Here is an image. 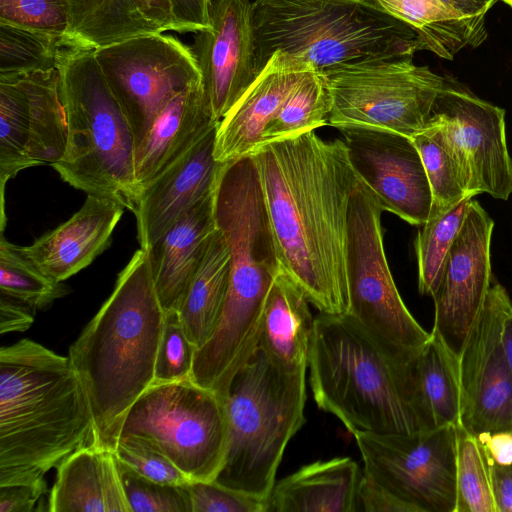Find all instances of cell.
Returning a JSON list of instances; mask_svg holds the SVG:
<instances>
[{"label": "cell", "mask_w": 512, "mask_h": 512, "mask_svg": "<svg viewBox=\"0 0 512 512\" xmlns=\"http://www.w3.org/2000/svg\"><path fill=\"white\" fill-rule=\"evenodd\" d=\"M255 162L281 268L320 313L346 314V238L360 179L343 140L315 130L261 144Z\"/></svg>", "instance_id": "obj_1"}, {"label": "cell", "mask_w": 512, "mask_h": 512, "mask_svg": "<svg viewBox=\"0 0 512 512\" xmlns=\"http://www.w3.org/2000/svg\"><path fill=\"white\" fill-rule=\"evenodd\" d=\"M95 439L91 404L68 356L21 339L0 349V486L37 484Z\"/></svg>", "instance_id": "obj_2"}, {"label": "cell", "mask_w": 512, "mask_h": 512, "mask_svg": "<svg viewBox=\"0 0 512 512\" xmlns=\"http://www.w3.org/2000/svg\"><path fill=\"white\" fill-rule=\"evenodd\" d=\"M165 315L149 250L139 248L69 347L68 358L91 404L95 438L113 450L125 414L154 382Z\"/></svg>", "instance_id": "obj_3"}, {"label": "cell", "mask_w": 512, "mask_h": 512, "mask_svg": "<svg viewBox=\"0 0 512 512\" xmlns=\"http://www.w3.org/2000/svg\"><path fill=\"white\" fill-rule=\"evenodd\" d=\"M415 355L393 352L348 314L319 313L308 358L313 398L352 434L436 428L419 397Z\"/></svg>", "instance_id": "obj_4"}, {"label": "cell", "mask_w": 512, "mask_h": 512, "mask_svg": "<svg viewBox=\"0 0 512 512\" xmlns=\"http://www.w3.org/2000/svg\"><path fill=\"white\" fill-rule=\"evenodd\" d=\"M251 23L259 74L277 51L325 72L424 50L414 29L370 0H255Z\"/></svg>", "instance_id": "obj_5"}, {"label": "cell", "mask_w": 512, "mask_h": 512, "mask_svg": "<svg viewBox=\"0 0 512 512\" xmlns=\"http://www.w3.org/2000/svg\"><path fill=\"white\" fill-rule=\"evenodd\" d=\"M94 51L64 46L58 56L68 134L65 152L52 167L74 188L134 212L140 196L135 139Z\"/></svg>", "instance_id": "obj_6"}, {"label": "cell", "mask_w": 512, "mask_h": 512, "mask_svg": "<svg viewBox=\"0 0 512 512\" xmlns=\"http://www.w3.org/2000/svg\"><path fill=\"white\" fill-rule=\"evenodd\" d=\"M306 399V370L285 369L257 349L224 397L228 440L215 481L268 501L286 446L306 421Z\"/></svg>", "instance_id": "obj_7"}, {"label": "cell", "mask_w": 512, "mask_h": 512, "mask_svg": "<svg viewBox=\"0 0 512 512\" xmlns=\"http://www.w3.org/2000/svg\"><path fill=\"white\" fill-rule=\"evenodd\" d=\"M125 435L150 442L192 481L215 480L228 440L224 398L191 378L153 383L125 414Z\"/></svg>", "instance_id": "obj_8"}, {"label": "cell", "mask_w": 512, "mask_h": 512, "mask_svg": "<svg viewBox=\"0 0 512 512\" xmlns=\"http://www.w3.org/2000/svg\"><path fill=\"white\" fill-rule=\"evenodd\" d=\"M374 193L360 180L349 203L346 238L347 313L397 354L413 356L429 340L403 302L386 259Z\"/></svg>", "instance_id": "obj_9"}, {"label": "cell", "mask_w": 512, "mask_h": 512, "mask_svg": "<svg viewBox=\"0 0 512 512\" xmlns=\"http://www.w3.org/2000/svg\"><path fill=\"white\" fill-rule=\"evenodd\" d=\"M412 58L362 61L323 72L332 95L328 125L377 128L409 138L422 131L445 76Z\"/></svg>", "instance_id": "obj_10"}, {"label": "cell", "mask_w": 512, "mask_h": 512, "mask_svg": "<svg viewBox=\"0 0 512 512\" xmlns=\"http://www.w3.org/2000/svg\"><path fill=\"white\" fill-rule=\"evenodd\" d=\"M353 436L364 477L407 512H455L457 426Z\"/></svg>", "instance_id": "obj_11"}, {"label": "cell", "mask_w": 512, "mask_h": 512, "mask_svg": "<svg viewBox=\"0 0 512 512\" xmlns=\"http://www.w3.org/2000/svg\"><path fill=\"white\" fill-rule=\"evenodd\" d=\"M94 52L129 122L136 152L169 101L201 81L192 49L162 32L133 37Z\"/></svg>", "instance_id": "obj_12"}, {"label": "cell", "mask_w": 512, "mask_h": 512, "mask_svg": "<svg viewBox=\"0 0 512 512\" xmlns=\"http://www.w3.org/2000/svg\"><path fill=\"white\" fill-rule=\"evenodd\" d=\"M505 127L504 109L445 76L424 129L451 155L468 194L507 200L512 193V159Z\"/></svg>", "instance_id": "obj_13"}, {"label": "cell", "mask_w": 512, "mask_h": 512, "mask_svg": "<svg viewBox=\"0 0 512 512\" xmlns=\"http://www.w3.org/2000/svg\"><path fill=\"white\" fill-rule=\"evenodd\" d=\"M67 134L57 68L24 76L0 75L1 229L6 222L5 184L21 170L58 162Z\"/></svg>", "instance_id": "obj_14"}, {"label": "cell", "mask_w": 512, "mask_h": 512, "mask_svg": "<svg viewBox=\"0 0 512 512\" xmlns=\"http://www.w3.org/2000/svg\"><path fill=\"white\" fill-rule=\"evenodd\" d=\"M511 308L509 294L493 277L459 355L460 426L475 436L512 431V379L502 342Z\"/></svg>", "instance_id": "obj_15"}, {"label": "cell", "mask_w": 512, "mask_h": 512, "mask_svg": "<svg viewBox=\"0 0 512 512\" xmlns=\"http://www.w3.org/2000/svg\"><path fill=\"white\" fill-rule=\"evenodd\" d=\"M352 168L374 193L383 211L412 225L424 224L432 191L420 153L411 138L392 131L339 128Z\"/></svg>", "instance_id": "obj_16"}, {"label": "cell", "mask_w": 512, "mask_h": 512, "mask_svg": "<svg viewBox=\"0 0 512 512\" xmlns=\"http://www.w3.org/2000/svg\"><path fill=\"white\" fill-rule=\"evenodd\" d=\"M494 221L475 199L445 259L435 295L432 331L459 357L493 276L490 246Z\"/></svg>", "instance_id": "obj_17"}, {"label": "cell", "mask_w": 512, "mask_h": 512, "mask_svg": "<svg viewBox=\"0 0 512 512\" xmlns=\"http://www.w3.org/2000/svg\"><path fill=\"white\" fill-rule=\"evenodd\" d=\"M250 0H212L209 27L191 47L213 113L221 120L256 80Z\"/></svg>", "instance_id": "obj_18"}, {"label": "cell", "mask_w": 512, "mask_h": 512, "mask_svg": "<svg viewBox=\"0 0 512 512\" xmlns=\"http://www.w3.org/2000/svg\"><path fill=\"white\" fill-rule=\"evenodd\" d=\"M217 127L141 189L133 212L140 248L149 250L182 215L214 191L224 165L214 156Z\"/></svg>", "instance_id": "obj_19"}, {"label": "cell", "mask_w": 512, "mask_h": 512, "mask_svg": "<svg viewBox=\"0 0 512 512\" xmlns=\"http://www.w3.org/2000/svg\"><path fill=\"white\" fill-rule=\"evenodd\" d=\"M311 67L282 51L275 52L256 80L220 120L215 159L220 163L239 159L263 144L272 120Z\"/></svg>", "instance_id": "obj_20"}, {"label": "cell", "mask_w": 512, "mask_h": 512, "mask_svg": "<svg viewBox=\"0 0 512 512\" xmlns=\"http://www.w3.org/2000/svg\"><path fill=\"white\" fill-rule=\"evenodd\" d=\"M123 211L124 207L112 199L88 195L67 221L22 250L46 276L63 282L110 246Z\"/></svg>", "instance_id": "obj_21"}, {"label": "cell", "mask_w": 512, "mask_h": 512, "mask_svg": "<svg viewBox=\"0 0 512 512\" xmlns=\"http://www.w3.org/2000/svg\"><path fill=\"white\" fill-rule=\"evenodd\" d=\"M409 25L424 50L452 60L487 38L485 16L498 0H370Z\"/></svg>", "instance_id": "obj_22"}, {"label": "cell", "mask_w": 512, "mask_h": 512, "mask_svg": "<svg viewBox=\"0 0 512 512\" xmlns=\"http://www.w3.org/2000/svg\"><path fill=\"white\" fill-rule=\"evenodd\" d=\"M202 80L174 96L156 117L136 152L141 189L185 155L219 124Z\"/></svg>", "instance_id": "obj_23"}, {"label": "cell", "mask_w": 512, "mask_h": 512, "mask_svg": "<svg viewBox=\"0 0 512 512\" xmlns=\"http://www.w3.org/2000/svg\"><path fill=\"white\" fill-rule=\"evenodd\" d=\"M56 469L48 511L130 512L115 452L96 438Z\"/></svg>", "instance_id": "obj_24"}, {"label": "cell", "mask_w": 512, "mask_h": 512, "mask_svg": "<svg viewBox=\"0 0 512 512\" xmlns=\"http://www.w3.org/2000/svg\"><path fill=\"white\" fill-rule=\"evenodd\" d=\"M215 230L213 191L182 215L149 249L157 294L165 312L180 309Z\"/></svg>", "instance_id": "obj_25"}, {"label": "cell", "mask_w": 512, "mask_h": 512, "mask_svg": "<svg viewBox=\"0 0 512 512\" xmlns=\"http://www.w3.org/2000/svg\"><path fill=\"white\" fill-rule=\"evenodd\" d=\"M363 476L349 457L316 461L276 482L267 512H356Z\"/></svg>", "instance_id": "obj_26"}, {"label": "cell", "mask_w": 512, "mask_h": 512, "mask_svg": "<svg viewBox=\"0 0 512 512\" xmlns=\"http://www.w3.org/2000/svg\"><path fill=\"white\" fill-rule=\"evenodd\" d=\"M309 303L300 287L281 268L265 299L258 349L285 369L308 368L314 330Z\"/></svg>", "instance_id": "obj_27"}, {"label": "cell", "mask_w": 512, "mask_h": 512, "mask_svg": "<svg viewBox=\"0 0 512 512\" xmlns=\"http://www.w3.org/2000/svg\"><path fill=\"white\" fill-rule=\"evenodd\" d=\"M230 283V253L216 228L178 310L183 328L199 348L212 335L221 316Z\"/></svg>", "instance_id": "obj_28"}, {"label": "cell", "mask_w": 512, "mask_h": 512, "mask_svg": "<svg viewBox=\"0 0 512 512\" xmlns=\"http://www.w3.org/2000/svg\"><path fill=\"white\" fill-rule=\"evenodd\" d=\"M67 46L99 49L133 37L164 32L147 19L138 0H65Z\"/></svg>", "instance_id": "obj_29"}, {"label": "cell", "mask_w": 512, "mask_h": 512, "mask_svg": "<svg viewBox=\"0 0 512 512\" xmlns=\"http://www.w3.org/2000/svg\"><path fill=\"white\" fill-rule=\"evenodd\" d=\"M422 405L436 427L460 425L459 357L433 331L413 360Z\"/></svg>", "instance_id": "obj_30"}, {"label": "cell", "mask_w": 512, "mask_h": 512, "mask_svg": "<svg viewBox=\"0 0 512 512\" xmlns=\"http://www.w3.org/2000/svg\"><path fill=\"white\" fill-rule=\"evenodd\" d=\"M332 95L325 74L309 68L269 125L264 143L328 125Z\"/></svg>", "instance_id": "obj_31"}, {"label": "cell", "mask_w": 512, "mask_h": 512, "mask_svg": "<svg viewBox=\"0 0 512 512\" xmlns=\"http://www.w3.org/2000/svg\"><path fill=\"white\" fill-rule=\"evenodd\" d=\"M473 196H467L446 212L430 215L419 229L415 250L418 288L433 297L438 289L446 256L467 216Z\"/></svg>", "instance_id": "obj_32"}, {"label": "cell", "mask_w": 512, "mask_h": 512, "mask_svg": "<svg viewBox=\"0 0 512 512\" xmlns=\"http://www.w3.org/2000/svg\"><path fill=\"white\" fill-rule=\"evenodd\" d=\"M69 292L63 282L46 276L23 252L1 233L0 293L19 300L34 310L43 309Z\"/></svg>", "instance_id": "obj_33"}, {"label": "cell", "mask_w": 512, "mask_h": 512, "mask_svg": "<svg viewBox=\"0 0 512 512\" xmlns=\"http://www.w3.org/2000/svg\"><path fill=\"white\" fill-rule=\"evenodd\" d=\"M66 38L0 23V75L24 76L57 67Z\"/></svg>", "instance_id": "obj_34"}, {"label": "cell", "mask_w": 512, "mask_h": 512, "mask_svg": "<svg viewBox=\"0 0 512 512\" xmlns=\"http://www.w3.org/2000/svg\"><path fill=\"white\" fill-rule=\"evenodd\" d=\"M455 512H496L490 465L477 438L457 425Z\"/></svg>", "instance_id": "obj_35"}, {"label": "cell", "mask_w": 512, "mask_h": 512, "mask_svg": "<svg viewBox=\"0 0 512 512\" xmlns=\"http://www.w3.org/2000/svg\"><path fill=\"white\" fill-rule=\"evenodd\" d=\"M423 161L432 191L430 215L446 212L467 196L461 173L444 147L425 129L411 137Z\"/></svg>", "instance_id": "obj_36"}, {"label": "cell", "mask_w": 512, "mask_h": 512, "mask_svg": "<svg viewBox=\"0 0 512 512\" xmlns=\"http://www.w3.org/2000/svg\"><path fill=\"white\" fill-rule=\"evenodd\" d=\"M118 464L130 512H193L189 484L158 483Z\"/></svg>", "instance_id": "obj_37"}, {"label": "cell", "mask_w": 512, "mask_h": 512, "mask_svg": "<svg viewBox=\"0 0 512 512\" xmlns=\"http://www.w3.org/2000/svg\"><path fill=\"white\" fill-rule=\"evenodd\" d=\"M196 349L183 328L178 311L166 312L153 383H169L190 378Z\"/></svg>", "instance_id": "obj_38"}, {"label": "cell", "mask_w": 512, "mask_h": 512, "mask_svg": "<svg viewBox=\"0 0 512 512\" xmlns=\"http://www.w3.org/2000/svg\"><path fill=\"white\" fill-rule=\"evenodd\" d=\"M114 452L119 462L149 480L172 485L192 482L168 457L141 437L119 436Z\"/></svg>", "instance_id": "obj_39"}, {"label": "cell", "mask_w": 512, "mask_h": 512, "mask_svg": "<svg viewBox=\"0 0 512 512\" xmlns=\"http://www.w3.org/2000/svg\"><path fill=\"white\" fill-rule=\"evenodd\" d=\"M0 23L65 37V0H0Z\"/></svg>", "instance_id": "obj_40"}, {"label": "cell", "mask_w": 512, "mask_h": 512, "mask_svg": "<svg viewBox=\"0 0 512 512\" xmlns=\"http://www.w3.org/2000/svg\"><path fill=\"white\" fill-rule=\"evenodd\" d=\"M193 512H267V501L215 480L189 483Z\"/></svg>", "instance_id": "obj_41"}, {"label": "cell", "mask_w": 512, "mask_h": 512, "mask_svg": "<svg viewBox=\"0 0 512 512\" xmlns=\"http://www.w3.org/2000/svg\"><path fill=\"white\" fill-rule=\"evenodd\" d=\"M48 492L46 481L37 484L0 486V512H32Z\"/></svg>", "instance_id": "obj_42"}, {"label": "cell", "mask_w": 512, "mask_h": 512, "mask_svg": "<svg viewBox=\"0 0 512 512\" xmlns=\"http://www.w3.org/2000/svg\"><path fill=\"white\" fill-rule=\"evenodd\" d=\"M180 32H197L209 27L212 0H169Z\"/></svg>", "instance_id": "obj_43"}, {"label": "cell", "mask_w": 512, "mask_h": 512, "mask_svg": "<svg viewBox=\"0 0 512 512\" xmlns=\"http://www.w3.org/2000/svg\"><path fill=\"white\" fill-rule=\"evenodd\" d=\"M34 309L0 293V333L24 332L34 322Z\"/></svg>", "instance_id": "obj_44"}, {"label": "cell", "mask_w": 512, "mask_h": 512, "mask_svg": "<svg viewBox=\"0 0 512 512\" xmlns=\"http://www.w3.org/2000/svg\"><path fill=\"white\" fill-rule=\"evenodd\" d=\"M489 465L496 512H512V463Z\"/></svg>", "instance_id": "obj_45"}, {"label": "cell", "mask_w": 512, "mask_h": 512, "mask_svg": "<svg viewBox=\"0 0 512 512\" xmlns=\"http://www.w3.org/2000/svg\"><path fill=\"white\" fill-rule=\"evenodd\" d=\"M489 461L508 465L512 463V431H498L477 436Z\"/></svg>", "instance_id": "obj_46"}, {"label": "cell", "mask_w": 512, "mask_h": 512, "mask_svg": "<svg viewBox=\"0 0 512 512\" xmlns=\"http://www.w3.org/2000/svg\"><path fill=\"white\" fill-rule=\"evenodd\" d=\"M144 16L158 25L163 31L174 30L180 32L169 0H138Z\"/></svg>", "instance_id": "obj_47"}, {"label": "cell", "mask_w": 512, "mask_h": 512, "mask_svg": "<svg viewBox=\"0 0 512 512\" xmlns=\"http://www.w3.org/2000/svg\"><path fill=\"white\" fill-rule=\"evenodd\" d=\"M502 342L512 379V308L503 323Z\"/></svg>", "instance_id": "obj_48"}, {"label": "cell", "mask_w": 512, "mask_h": 512, "mask_svg": "<svg viewBox=\"0 0 512 512\" xmlns=\"http://www.w3.org/2000/svg\"><path fill=\"white\" fill-rule=\"evenodd\" d=\"M512 8V0H501Z\"/></svg>", "instance_id": "obj_49"}]
</instances>
